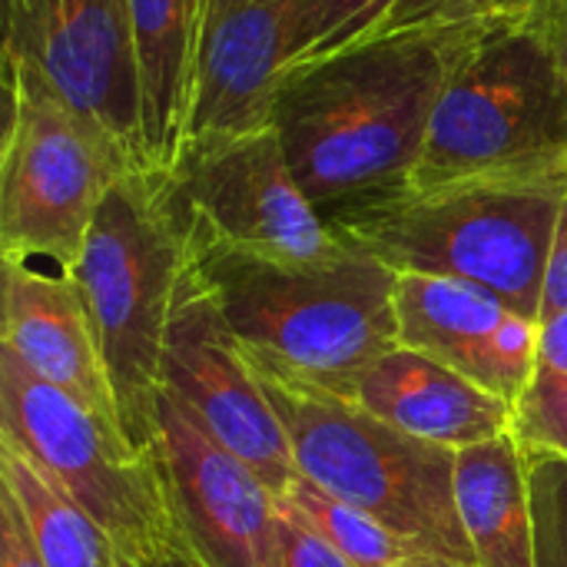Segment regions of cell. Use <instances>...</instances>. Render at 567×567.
Returning a JSON list of instances; mask_svg holds the SVG:
<instances>
[{
	"mask_svg": "<svg viewBox=\"0 0 567 567\" xmlns=\"http://www.w3.org/2000/svg\"><path fill=\"white\" fill-rule=\"evenodd\" d=\"M113 567H209L186 538H176L156 551H146V555H123L116 551V565Z\"/></svg>",
	"mask_w": 567,
	"mask_h": 567,
	"instance_id": "cell-29",
	"label": "cell"
},
{
	"mask_svg": "<svg viewBox=\"0 0 567 567\" xmlns=\"http://www.w3.org/2000/svg\"><path fill=\"white\" fill-rule=\"evenodd\" d=\"M478 20L372 33L286 70L272 126L319 216L405 186L442 83Z\"/></svg>",
	"mask_w": 567,
	"mask_h": 567,
	"instance_id": "cell-1",
	"label": "cell"
},
{
	"mask_svg": "<svg viewBox=\"0 0 567 567\" xmlns=\"http://www.w3.org/2000/svg\"><path fill=\"white\" fill-rule=\"evenodd\" d=\"M0 567H43L13 498L0 488Z\"/></svg>",
	"mask_w": 567,
	"mask_h": 567,
	"instance_id": "cell-28",
	"label": "cell"
},
{
	"mask_svg": "<svg viewBox=\"0 0 567 567\" xmlns=\"http://www.w3.org/2000/svg\"><path fill=\"white\" fill-rule=\"evenodd\" d=\"M153 452L166 475L176 525L206 565L279 567L276 492L166 395L156 405Z\"/></svg>",
	"mask_w": 567,
	"mask_h": 567,
	"instance_id": "cell-12",
	"label": "cell"
},
{
	"mask_svg": "<svg viewBox=\"0 0 567 567\" xmlns=\"http://www.w3.org/2000/svg\"><path fill=\"white\" fill-rule=\"evenodd\" d=\"M349 395L382 422L452 452L512 432V405L505 399L402 346L369 365Z\"/></svg>",
	"mask_w": 567,
	"mask_h": 567,
	"instance_id": "cell-15",
	"label": "cell"
},
{
	"mask_svg": "<svg viewBox=\"0 0 567 567\" xmlns=\"http://www.w3.org/2000/svg\"><path fill=\"white\" fill-rule=\"evenodd\" d=\"M189 259V223L169 173L140 166L103 196L70 272L110 372L126 442L136 452L153 449L163 346Z\"/></svg>",
	"mask_w": 567,
	"mask_h": 567,
	"instance_id": "cell-5",
	"label": "cell"
},
{
	"mask_svg": "<svg viewBox=\"0 0 567 567\" xmlns=\"http://www.w3.org/2000/svg\"><path fill=\"white\" fill-rule=\"evenodd\" d=\"M512 312L495 292L455 276L399 272L395 279L399 346L455 369L485 392H492V342Z\"/></svg>",
	"mask_w": 567,
	"mask_h": 567,
	"instance_id": "cell-17",
	"label": "cell"
},
{
	"mask_svg": "<svg viewBox=\"0 0 567 567\" xmlns=\"http://www.w3.org/2000/svg\"><path fill=\"white\" fill-rule=\"evenodd\" d=\"M399 0H296L292 10V63H309L365 40L382 27Z\"/></svg>",
	"mask_w": 567,
	"mask_h": 567,
	"instance_id": "cell-22",
	"label": "cell"
},
{
	"mask_svg": "<svg viewBox=\"0 0 567 567\" xmlns=\"http://www.w3.org/2000/svg\"><path fill=\"white\" fill-rule=\"evenodd\" d=\"M395 567H462V565L445 561V558H435V555H415V558H409V561H402V565H395Z\"/></svg>",
	"mask_w": 567,
	"mask_h": 567,
	"instance_id": "cell-30",
	"label": "cell"
},
{
	"mask_svg": "<svg viewBox=\"0 0 567 567\" xmlns=\"http://www.w3.org/2000/svg\"><path fill=\"white\" fill-rule=\"evenodd\" d=\"M279 512L296 518L299 525L312 528L326 538L352 567H395L415 555H425L379 525L372 515L359 512L355 505L322 492L316 482L296 472L292 485L279 495Z\"/></svg>",
	"mask_w": 567,
	"mask_h": 567,
	"instance_id": "cell-20",
	"label": "cell"
},
{
	"mask_svg": "<svg viewBox=\"0 0 567 567\" xmlns=\"http://www.w3.org/2000/svg\"><path fill=\"white\" fill-rule=\"evenodd\" d=\"M567 176V73L558 47L482 13L435 100L405 186Z\"/></svg>",
	"mask_w": 567,
	"mask_h": 567,
	"instance_id": "cell-6",
	"label": "cell"
},
{
	"mask_svg": "<svg viewBox=\"0 0 567 567\" xmlns=\"http://www.w3.org/2000/svg\"><path fill=\"white\" fill-rule=\"evenodd\" d=\"M292 10L296 0H203L186 143L272 126L292 63Z\"/></svg>",
	"mask_w": 567,
	"mask_h": 567,
	"instance_id": "cell-13",
	"label": "cell"
},
{
	"mask_svg": "<svg viewBox=\"0 0 567 567\" xmlns=\"http://www.w3.org/2000/svg\"><path fill=\"white\" fill-rule=\"evenodd\" d=\"M7 130L0 156V252L70 276L113 183L140 169L37 70L3 60Z\"/></svg>",
	"mask_w": 567,
	"mask_h": 567,
	"instance_id": "cell-7",
	"label": "cell"
},
{
	"mask_svg": "<svg viewBox=\"0 0 567 567\" xmlns=\"http://www.w3.org/2000/svg\"><path fill=\"white\" fill-rule=\"evenodd\" d=\"M243 349V346H239ZM243 359L282 422L296 472L372 515L412 548L475 567L455 505V452L415 439L352 395L326 389L259 352Z\"/></svg>",
	"mask_w": 567,
	"mask_h": 567,
	"instance_id": "cell-4",
	"label": "cell"
},
{
	"mask_svg": "<svg viewBox=\"0 0 567 567\" xmlns=\"http://www.w3.org/2000/svg\"><path fill=\"white\" fill-rule=\"evenodd\" d=\"M279 567H352L326 538L279 512Z\"/></svg>",
	"mask_w": 567,
	"mask_h": 567,
	"instance_id": "cell-24",
	"label": "cell"
},
{
	"mask_svg": "<svg viewBox=\"0 0 567 567\" xmlns=\"http://www.w3.org/2000/svg\"><path fill=\"white\" fill-rule=\"evenodd\" d=\"M535 515V567H567V455L525 452Z\"/></svg>",
	"mask_w": 567,
	"mask_h": 567,
	"instance_id": "cell-23",
	"label": "cell"
},
{
	"mask_svg": "<svg viewBox=\"0 0 567 567\" xmlns=\"http://www.w3.org/2000/svg\"><path fill=\"white\" fill-rule=\"evenodd\" d=\"M3 60L37 70L130 163L146 166L126 0H7Z\"/></svg>",
	"mask_w": 567,
	"mask_h": 567,
	"instance_id": "cell-11",
	"label": "cell"
},
{
	"mask_svg": "<svg viewBox=\"0 0 567 567\" xmlns=\"http://www.w3.org/2000/svg\"><path fill=\"white\" fill-rule=\"evenodd\" d=\"M0 488L13 498L43 567L116 565L110 535L10 445H0Z\"/></svg>",
	"mask_w": 567,
	"mask_h": 567,
	"instance_id": "cell-19",
	"label": "cell"
},
{
	"mask_svg": "<svg viewBox=\"0 0 567 567\" xmlns=\"http://www.w3.org/2000/svg\"><path fill=\"white\" fill-rule=\"evenodd\" d=\"M555 47H558V56H561V66H565V73H567V33L558 40V43H555Z\"/></svg>",
	"mask_w": 567,
	"mask_h": 567,
	"instance_id": "cell-31",
	"label": "cell"
},
{
	"mask_svg": "<svg viewBox=\"0 0 567 567\" xmlns=\"http://www.w3.org/2000/svg\"><path fill=\"white\" fill-rule=\"evenodd\" d=\"M163 395L213 442L243 458L276 498L292 485L296 462L282 422L256 385L243 349L193 259L179 279L166 329Z\"/></svg>",
	"mask_w": 567,
	"mask_h": 567,
	"instance_id": "cell-10",
	"label": "cell"
},
{
	"mask_svg": "<svg viewBox=\"0 0 567 567\" xmlns=\"http://www.w3.org/2000/svg\"><path fill=\"white\" fill-rule=\"evenodd\" d=\"M567 312V196L555 226L548 269H545V292H542V322Z\"/></svg>",
	"mask_w": 567,
	"mask_h": 567,
	"instance_id": "cell-27",
	"label": "cell"
},
{
	"mask_svg": "<svg viewBox=\"0 0 567 567\" xmlns=\"http://www.w3.org/2000/svg\"><path fill=\"white\" fill-rule=\"evenodd\" d=\"M482 7H485V0H399L375 33L429 27V23H458V20L478 17Z\"/></svg>",
	"mask_w": 567,
	"mask_h": 567,
	"instance_id": "cell-25",
	"label": "cell"
},
{
	"mask_svg": "<svg viewBox=\"0 0 567 567\" xmlns=\"http://www.w3.org/2000/svg\"><path fill=\"white\" fill-rule=\"evenodd\" d=\"M512 435L522 452L567 455V312L542 322L532 382L512 405Z\"/></svg>",
	"mask_w": 567,
	"mask_h": 567,
	"instance_id": "cell-21",
	"label": "cell"
},
{
	"mask_svg": "<svg viewBox=\"0 0 567 567\" xmlns=\"http://www.w3.org/2000/svg\"><path fill=\"white\" fill-rule=\"evenodd\" d=\"M455 505L475 567H535L532 488L512 432L455 452Z\"/></svg>",
	"mask_w": 567,
	"mask_h": 567,
	"instance_id": "cell-18",
	"label": "cell"
},
{
	"mask_svg": "<svg viewBox=\"0 0 567 567\" xmlns=\"http://www.w3.org/2000/svg\"><path fill=\"white\" fill-rule=\"evenodd\" d=\"M146 166L173 173L189 123L203 0H126Z\"/></svg>",
	"mask_w": 567,
	"mask_h": 567,
	"instance_id": "cell-16",
	"label": "cell"
},
{
	"mask_svg": "<svg viewBox=\"0 0 567 567\" xmlns=\"http://www.w3.org/2000/svg\"><path fill=\"white\" fill-rule=\"evenodd\" d=\"M0 445L17 449L53 488L83 508L116 551L146 555L183 538L156 452H136L3 346Z\"/></svg>",
	"mask_w": 567,
	"mask_h": 567,
	"instance_id": "cell-8",
	"label": "cell"
},
{
	"mask_svg": "<svg viewBox=\"0 0 567 567\" xmlns=\"http://www.w3.org/2000/svg\"><path fill=\"white\" fill-rule=\"evenodd\" d=\"M189 243L309 262L342 249L292 176L276 126L186 143L173 173Z\"/></svg>",
	"mask_w": 567,
	"mask_h": 567,
	"instance_id": "cell-9",
	"label": "cell"
},
{
	"mask_svg": "<svg viewBox=\"0 0 567 567\" xmlns=\"http://www.w3.org/2000/svg\"><path fill=\"white\" fill-rule=\"evenodd\" d=\"M482 13L505 17L558 43L567 33V0H485Z\"/></svg>",
	"mask_w": 567,
	"mask_h": 567,
	"instance_id": "cell-26",
	"label": "cell"
},
{
	"mask_svg": "<svg viewBox=\"0 0 567 567\" xmlns=\"http://www.w3.org/2000/svg\"><path fill=\"white\" fill-rule=\"evenodd\" d=\"M3 349L126 439L86 306L70 276L3 259Z\"/></svg>",
	"mask_w": 567,
	"mask_h": 567,
	"instance_id": "cell-14",
	"label": "cell"
},
{
	"mask_svg": "<svg viewBox=\"0 0 567 567\" xmlns=\"http://www.w3.org/2000/svg\"><path fill=\"white\" fill-rule=\"evenodd\" d=\"M567 176L389 189L332 209L326 226L395 272L455 276L542 322L545 269Z\"/></svg>",
	"mask_w": 567,
	"mask_h": 567,
	"instance_id": "cell-2",
	"label": "cell"
},
{
	"mask_svg": "<svg viewBox=\"0 0 567 567\" xmlns=\"http://www.w3.org/2000/svg\"><path fill=\"white\" fill-rule=\"evenodd\" d=\"M189 249L236 342L326 389L349 395L369 365L399 349V272L362 249L342 243L309 262Z\"/></svg>",
	"mask_w": 567,
	"mask_h": 567,
	"instance_id": "cell-3",
	"label": "cell"
}]
</instances>
